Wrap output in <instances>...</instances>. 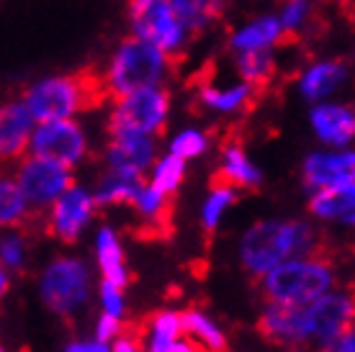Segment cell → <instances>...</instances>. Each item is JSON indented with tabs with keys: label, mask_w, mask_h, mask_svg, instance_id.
<instances>
[{
	"label": "cell",
	"mask_w": 355,
	"mask_h": 352,
	"mask_svg": "<svg viewBox=\"0 0 355 352\" xmlns=\"http://www.w3.org/2000/svg\"><path fill=\"white\" fill-rule=\"evenodd\" d=\"M96 198L88 188L72 183L57 201L44 211V224L49 237H54L62 245H75L88 231V227L96 219Z\"/></svg>",
	"instance_id": "11"
},
{
	"label": "cell",
	"mask_w": 355,
	"mask_h": 352,
	"mask_svg": "<svg viewBox=\"0 0 355 352\" xmlns=\"http://www.w3.org/2000/svg\"><path fill=\"white\" fill-rule=\"evenodd\" d=\"M281 34H284V28H281L278 18H260L237 31L232 44L237 49H260V46H270Z\"/></svg>",
	"instance_id": "28"
},
{
	"label": "cell",
	"mask_w": 355,
	"mask_h": 352,
	"mask_svg": "<svg viewBox=\"0 0 355 352\" xmlns=\"http://www.w3.org/2000/svg\"><path fill=\"white\" fill-rule=\"evenodd\" d=\"M309 213L324 224L353 227L355 221V188H320L309 193Z\"/></svg>",
	"instance_id": "17"
},
{
	"label": "cell",
	"mask_w": 355,
	"mask_h": 352,
	"mask_svg": "<svg viewBox=\"0 0 355 352\" xmlns=\"http://www.w3.org/2000/svg\"><path fill=\"white\" fill-rule=\"evenodd\" d=\"M306 8H309V0H288L284 8V16H281V28L302 26L304 16H306Z\"/></svg>",
	"instance_id": "35"
},
{
	"label": "cell",
	"mask_w": 355,
	"mask_h": 352,
	"mask_svg": "<svg viewBox=\"0 0 355 352\" xmlns=\"http://www.w3.org/2000/svg\"><path fill=\"white\" fill-rule=\"evenodd\" d=\"M183 177H186V159L178 157V155H165V157L155 165L152 162V173H150V185H155L157 191L168 195H175L178 188L183 185Z\"/></svg>",
	"instance_id": "30"
},
{
	"label": "cell",
	"mask_w": 355,
	"mask_h": 352,
	"mask_svg": "<svg viewBox=\"0 0 355 352\" xmlns=\"http://www.w3.org/2000/svg\"><path fill=\"white\" fill-rule=\"evenodd\" d=\"M28 234L24 227L0 231V267L8 273H21L28 263Z\"/></svg>",
	"instance_id": "26"
},
{
	"label": "cell",
	"mask_w": 355,
	"mask_h": 352,
	"mask_svg": "<svg viewBox=\"0 0 355 352\" xmlns=\"http://www.w3.org/2000/svg\"><path fill=\"white\" fill-rule=\"evenodd\" d=\"M353 317L355 303L347 288H332L320 299L304 303L309 352H322L329 342H335L345 329L353 326Z\"/></svg>",
	"instance_id": "7"
},
{
	"label": "cell",
	"mask_w": 355,
	"mask_h": 352,
	"mask_svg": "<svg viewBox=\"0 0 355 352\" xmlns=\"http://www.w3.org/2000/svg\"><path fill=\"white\" fill-rule=\"evenodd\" d=\"M180 326L188 340H193L201 352H227V335L201 308L180 311Z\"/></svg>",
	"instance_id": "20"
},
{
	"label": "cell",
	"mask_w": 355,
	"mask_h": 352,
	"mask_svg": "<svg viewBox=\"0 0 355 352\" xmlns=\"http://www.w3.org/2000/svg\"><path fill=\"white\" fill-rule=\"evenodd\" d=\"M343 80H345V67H343V64L322 62V64H314V67L304 75L302 93H304V98H309V100H322V98H327L332 90L338 88Z\"/></svg>",
	"instance_id": "23"
},
{
	"label": "cell",
	"mask_w": 355,
	"mask_h": 352,
	"mask_svg": "<svg viewBox=\"0 0 355 352\" xmlns=\"http://www.w3.org/2000/svg\"><path fill=\"white\" fill-rule=\"evenodd\" d=\"M144 352H201V350H198V344H196L193 340H188L186 335H180L165 344H157V347H144Z\"/></svg>",
	"instance_id": "37"
},
{
	"label": "cell",
	"mask_w": 355,
	"mask_h": 352,
	"mask_svg": "<svg viewBox=\"0 0 355 352\" xmlns=\"http://www.w3.org/2000/svg\"><path fill=\"white\" fill-rule=\"evenodd\" d=\"M13 177L34 213H44L75 183L70 168H62L52 159L36 157V155L21 157Z\"/></svg>",
	"instance_id": "8"
},
{
	"label": "cell",
	"mask_w": 355,
	"mask_h": 352,
	"mask_svg": "<svg viewBox=\"0 0 355 352\" xmlns=\"http://www.w3.org/2000/svg\"><path fill=\"white\" fill-rule=\"evenodd\" d=\"M255 281L260 285V296L268 303L304 306L332 288H338L340 275L329 257L314 252V255L291 257V260L273 265Z\"/></svg>",
	"instance_id": "2"
},
{
	"label": "cell",
	"mask_w": 355,
	"mask_h": 352,
	"mask_svg": "<svg viewBox=\"0 0 355 352\" xmlns=\"http://www.w3.org/2000/svg\"><path fill=\"white\" fill-rule=\"evenodd\" d=\"M170 3L183 21V26L204 28L222 16L227 0H170Z\"/></svg>",
	"instance_id": "27"
},
{
	"label": "cell",
	"mask_w": 355,
	"mask_h": 352,
	"mask_svg": "<svg viewBox=\"0 0 355 352\" xmlns=\"http://www.w3.org/2000/svg\"><path fill=\"white\" fill-rule=\"evenodd\" d=\"M10 285H13V278H10V273L6 270V267H0V299L10 291Z\"/></svg>",
	"instance_id": "40"
},
{
	"label": "cell",
	"mask_w": 355,
	"mask_h": 352,
	"mask_svg": "<svg viewBox=\"0 0 355 352\" xmlns=\"http://www.w3.org/2000/svg\"><path fill=\"white\" fill-rule=\"evenodd\" d=\"M250 93L252 88L250 85H240V88H232V90H214V88H204L201 90V100L206 106L216 108V111H237L250 100Z\"/></svg>",
	"instance_id": "31"
},
{
	"label": "cell",
	"mask_w": 355,
	"mask_h": 352,
	"mask_svg": "<svg viewBox=\"0 0 355 352\" xmlns=\"http://www.w3.org/2000/svg\"><path fill=\"white\" fill-rule=\"evenodd\" d=\"M214 180L232 185L237 191L240 188L252 191V188H258L263 183V173L250 162V157L245 155V150H242L237 141H230L222 152V168L216 170Z\"/></svg>",
	"instance_id": "19"
},
{
	"label": "cell",
	"mask_w": 355,
	"mask_h": 352,
	"mask_svg": "<svg viewBox=\"0 0 355 352\" xmlns=\"http://www.w3.org/2000/svg\"><path fill=\"white\" fill-rule=\"evenodd\" d=\"M31 132H34V116L26 103L0 106V162L24 157L28 152Z\"/></svg>",
	"instance_id": "13"
},
{
	"label": "cell",
	"mask_w": 355,
	"mask_h": 352,
	"mask_svg": "<svg viewBox=\"0 0 355 352\" xmlns=\"http://www.w3.org/2000/svg\"><path fill=\"white\" fill-rule=\"evenodd\" d=\"M165 64H168V57L157 46L147 44L142 39H126L116 49L108 75L103 78L108 96L121 98L139 88H150L162 78Z\"/></svg>",
	"instance_id": "5"
},
{
	"label": "cell",
	"mask_w": 355,
	"mask_h": 352,
	"mask_svg": "<svg viewBox=\"0 0 355 352\" xmlns=\"http://www.w3.org/2000/svg\"><path fill=\"white\" fill-rule=\"evenodd\" d=\"M304 188H355V155L353 150L311 152L302 168Z\"/></svg>",
	"instance_id": "12"
},
{
	"label": "cell",
	"mask_w": 355,
	"mask_h": 352,
	"mask_svg": "<svg viewBox=\"0 0 355 352\" xmlns=\"http://www.w3.org/2000/svg\"><path fill=\"white\" fill-rule=\"evenodd\" d=\"M124 319L119 317H111V314H103L101 311V317L96 319V326H93V337H96L98 342H106L111 344L116 340V337L124 332Z\"/></svg>",
	"instance_id": "34"
},
{
	"label": "cell",
	"mask_w": 355,
	"mask_h": 352,
	"mask_svg": "<svg viewBox=\"0 0 355 352\" xmlns=\"http://www.w3.org/2000/svg\"><path fill=\"white\" fill-rule=\"evenodd\" d=\"M98 303H101V311H103V314H111V317H119V319L126 317L124 288H119L114 283H108V281L98 283Z\"/></svg>",
	"instance_id": "33"
},
{
	"label": "cell",
	"mask_w": 355,
	"mask_h": 352,
	"mask_svg": "<svg viewBox=\"0 0 355 352\" xmlns=\"http://www.w3.org/2000/svg\"><path fill=\"white\" fill-rule=\"evenodd\" d=\"M0 352H6V350H3V347H0Z\"/></svg>",
	"instance_id": "41"
},
{
	"label": "cell",
	"mask_w": 355,
	"mask_h": 352,
	"mask_svg": "<svg viewBox=\"0 0 355 352\" xmlns=\"http://www.w3.org/2000/svg\"><path fill=\"white\" fill-rule=\"evenodd\" d=\"M62 352H108V344L98 342L96 337H90V340H70V342L64 344Z\"/></svg>",
	"instance_id": "38"
},
{
	"label": "cell",
	"mask_w": 355,
	"mask_h": 352,
	"mask_svg": "<svg viewBox=\"0 0 355 352\" xmlns=\"http://www.w3.org/2000/svg\"><path fill=\"white\" fill-rule=\"evenodd\" d=\"M168 108L170 96L155 85L126 93L119 98L116 108L108 116V137H114V134H144V137L162 134L165 121H168Z\"/></svg>",
	"instance_id": "6"
},
{
	"label": "cell",
	"mask_w": 355,
	"mask_h": 352,
	"mask_svg": "<svg viewBox=\"0 0 355 352\" xmlns=\"http://www.w3.org/2000/svg\"><path fill=\"white\" fill-rule=\"evenodd\" d=\"M108 352H142V335L139 332H121L108 344Z\"/></svg>",
	"instance_id": "36"
},
{
	"label": "cell",
	"mask_w": 355,
	"mask_h": 352,
	"mask_svg": "<svg viewBox=\"0 0 355 352\" xmlns=\"http://www.w3.org/2000/svg\"><path fill=\"white\" fill-rule=\"evenodd\" d=\"M31 216H34V211L28 209L16 177L8 173H0V231L26 227V221Z\"/></svg>",
	"instance_id": "21"
},
{
	"label": "cell",
	"mask_w": 355,
	"mask_h": 352,
	"mask_svg": "<svg viewBox=\"0 0 355 352\" xmlns=\"http://www.w3.org/2000/svg\"><path fill=\"white\" fill-rule=\"evenodd\" d=\"M183 335V326H180V311L173 308H162L157 314H152L147 326H144V347H157L165 344L170 340Z\"/></svg>",
	"instance_id": "29"
},
{
	"label": "cell",
	"mask_w": 355,
	"mask_h": 352,
	"mask_svg": "<svg viewBox=\"0 0 355 352\" xmlns=\"http://www.w3.org/2000/svg\"><path fill=\"white\" fill-rule=\"evenodd\" d=\"M155 155H157L155 139L144 134H114L106 147L108 168L134 170L142 175L147 173V168H152Z\"/></svg>",
	"instance_id": "14"
},
{
	"label": "cell",
	"mask_w": 355,
	"mask_h": 352,
	"mask_svg": "<svg viewBox=\"0 0 355 352\" xmlns=\"http://www.w3.org/2000/svg\"><path fill=\"white\" fill-rule=\"evenodd\" d=\"M206 150H209V137H206L204 132H198V129L180 132L175 139H173V144H170V152L178 155V157H183L186 162L198 157V155H204Z\"/></svg>",
	"instance_id": "32"
},
{
	"label": "cell",
	"mask_w": 355,
	"mask_h": 352,
	"mask_svg": "<svg viewBox=\"0 0 355 352\" xmlns=\"http://www.w3.org/2000/svg\"><path fill=\"white\" fill-rule=\"evenodd\" d=\"M108 98L106 82L96 70H80L72 75L46 78L28 90L26 108L34 121L72 118L83 111H93Z\"/></svg>",
	"instance_id": "3"
},
{
	"label": "cell",
	"mask_w": 355,
	"mask_h": 352,
	"mask_svg": "<svg viewBox=\"0 0 355 352\" xmlns=\"http://www.w3.org/2000/svg\"><path fill=\"white\" fill-rule=\"evenodd\" d=\"M234 201H237V188L214 180L211 191H209L204 206H201V227H204L206 234H214V231L219 229L224 213H227V209Z\"/></svg>",
	"instance_id": "25"
},
{
	"label": "cell",
	"mask_w": 355,
	"mask_h": 352,
	"mask_svg": "<svg viewBox=\"0 0 355 352\" xmlns=\"http://www.w3.org/2000/svg\"><path fill=\"white\" fill-rule=\"evenodd\" d=\"M240 57H237V67H240L242 80L248 82L250 88H260V85H268L270 78L275 72V60L268 46H260V49H240Z\"/></svg>",
	"instance_id": "24"
},
{
	"label": "cell",
	"mask_w": 355,
	"mask_h": 352,
	"mask_svg": "<svg viewBox=\"0 0 355 352\" xmlns=\"http://www.w3.org/2000/svg\"><path fill=\"white\" fill-rule=\"evenodd\" d=\"M132 206L152 227H165V224H170V216H173V195L162 193L150 183H144L139 188Z\"/></svg>",
	"instance_id": "22"
},
{
	"label": "cell",
	"mask_w": 355,
	"mask_h": 352,
	"mask_svg": "<svg viewBox=\"0 0 355 352\" xmlns=\"http://www.w3.org/2000/svg\"><path fill=\"white\" fill-rule=\"evenodd\" d=\"M322 252L317 227L302 219H263L242 231L237 242V260L250 278L270 270L273 265Z\"/></svg>",
	"instance_id": "1"
},
{
	"label": "cell",
	"mask_w": 355,
	"mask_h": 352,
	"mask_svg": "<svg viewBox=\"0 0 355 352\" xmlns=\"http://www.w3.org/2000/svg\"><path fill=\"white\" fill-rule=\"evenodd\" d=\"M28 152L72 170L88 157V137L80 123L72 118L39 121L28 139Z\"/></svg>",
	"instance_id": "9"
},
{
	"label": "cell",
	"mask_w": 355,
	"mask_h": 352,
	"mask_svg": "<svg viewBox=\"0 0 355 352\" xmlns=\"http://www.w3.org/2000/svg\"><path fill=\"white\" fill-rule=\"evenodd\" d=\"M322 352H355V332H353V326H350V329H345V332H343V335H340L335 342H329Z\"/></svg>",
	"instance_id": "39"
},
{
	"label": "cell",
	"mask_w": 355,
	"mask_h": 352,
	"mask_svg": "<svg viewBox=\"0 0 355 352\" xmlns=\"http://www.w3.org/2000/svg\"><path fill=\"white\" fill-rule=\"evenodd\" d=\"M311 129L317 139L327 147L343 150L353 141L355 134V116L353 108L332 106V103H320L311 108Z\"/></svg>",
	"instance_id": "16"
},
{
	"label": "cell",
	"mask_w": 355,
	"mask_h": 352,
	"mask_svg": "<svg viewBox=\"0 0 355 352\" xmlns=\"http://www.w3.org/2000/svg\"><path fill=\"white\" fill-rule=\"evenodd\" d=\"M93 252H96V265L98 273H101V281H108L119 285V288H126L129 281H132V273H129V265H126L121 237H119V231L114 227H101L96 231Z\"/></svg>",
	"instance_id": "15"
},
{
	"label": "cell",
	"mask_w": 355,
	"mask_h": 352,
	"mask_svg": "<svg viewBox=\"0 0 355 352\" xmlns=\"http://www.w3.org/2000/svg\"><path fill=\"white\" fill-rule=\"evenodd\" d=\"M39 299L46 311H52L60 319H75L88 308L96 283H93V270L83 257L60 255L44 265L36 281Z\"/></svg>",
	"instance_id": "4"
},
{
	"label": "cell",
	"mask_w": 355,
	"mask_h": 352,
	"mask_svg": "<svg viewBox=\"0 0 355 352\" xmlns=\"http://www.w3.org/2000/svg\"><path fill=\"white\" fill-rule=\"evenodd\" d=\"M144 185L142 173H134V170H121V168H108L101 180L93 198L96 206H132L139 188Z\"/></svg>",
	"instance_id": "18"
},
{
	"label": "cell",
	"mask_w": 355,
	"mask_h": 352,
	"mask_svg": "<svg viewBox=\"0 0 355 352\" xmlns=\"http://www.w3.org/2000/svg\"><path fill=\"white\" fill-rule=\"evenodd\" d=\"M129 16L137 39L157 46L160 52H178V46L183 44L186 26L170 0H132Z\"/></svg>",
	"instance_id": "10"
}]
</instances>
